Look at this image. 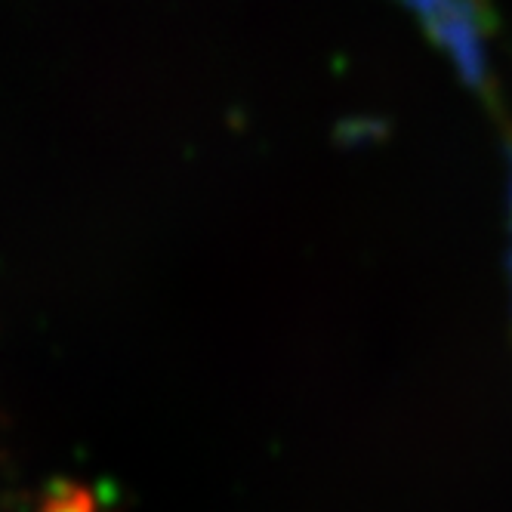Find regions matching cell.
<instances>
[{
  "instance_id": "1",
  "label": "cell",
  "mask_w": 512,
  "mask_h": 512,
  "mask_svg": "<svg viewBox=\"0 0 512 512\" xmlns=\"http://www.w3.org/2000/svg\"><path fill=\"white\" fill-rule=\"evenodd\" d=\"M426 13L429 25L438 38L448 41L466 59L479 56V34H482V7L479 0H414Z\"/></svg>"
},
{
  "instance_id": "2",
  "label": "cell",
  "mask_w": 512,
  "mask_h": 512,
  "mask_svg": "<svg viewBox=\"0 0 512 512\" xmlns=\"http://www.w3.org/2000/svg\"><path fill=\"white\" fill-rule=\"evenodd\" d=\"M47 512H87V500H84V494L65 497V500H53L47 506Z\"/></svg>"
}]
</instances>
